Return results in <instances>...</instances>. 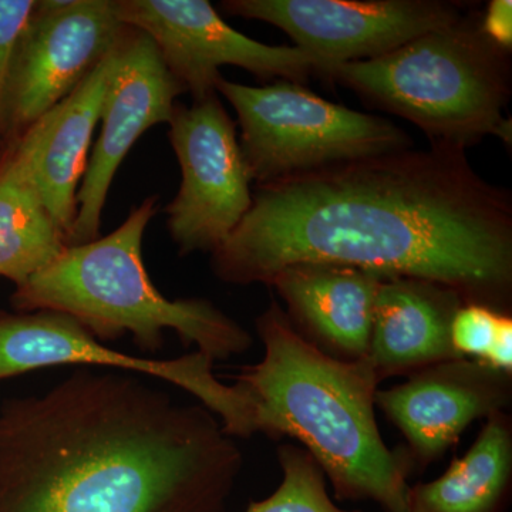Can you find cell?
<instances>
[{
    "instance_id": "cell-2",
    "label": "cell",
    "mask_w": 512,
    "mask_h": 512,
    "mask_svg": "<svg viewBox=\"0 0 512 512\" xmlns=\"http://www.w3.org/2000/svg\"><path fill=\"white\" fill-rule=\"evenodd\" d=\"M119 372L0 404V512H228L244 454L220 419Z\"/></svg>"
},
{
    "instance_id": "cell-8",
    "label": "cell",
    "mask_w": 512,
    "mask_h": 512,
    "mask_svg": "<svg viewBox=\"0 0 512 512\" xmlns=\"http://www.w3.org/2000/svg\"><path fill=\"white\" fill-rule=\"evenodd\" d=\"M214 360L200 352L148 359L109 349L72 316L53 311H0V380L45 367L86 365L136 373L180 387L220 419L229 436L248 439V410L235 384L214 375Z\"/></svg>"
},
{
    "instance_id": "cell-3",
    "label": "cell",
    "mask_w": 512,
    "mask_h": 512,
    "mask_svg": "<svg viewBox=\"0 0 512 512\" xmlns=\"http://www.w3.org/2000/svg\"><path fill=\"white\" fill-rule=\"evenodd\" d=\"M256 332L264 356L235 376L252 436L298 440L339 501L406 512L413 461L384 444L375 416L380 382L369 360L343 362L320 352L276 301L256 318Z\"/></svg>"
},
{
    "instance_id": "cell-14",
    "label": "cell",
    "mask_w": 512,
    "mask_h": 512,
    "mask_svg": "<svg viewBox=\"0 0 512 512\" xmlns=\"http://www.w3.org/2000/svg\"><path fill=\"white\" fill-rule=\"evenodd\" d=\"M110 59L111 50L70 96L0 148L15 158L69 245L77 217V192L99 126Z\"/></svg>"
},
{
    "instance_id": "cell-1",
    "label": "cell",
    "mask_w": 512,
    "mask_h": 512,
    "mask_svg": "<svg viewBox=\"0 0 512 512\" xmlns=\"http://www.w3.org/2000/svg\"><path fill=\"white\" fill-rule=\"evenodd\" d=\"M296 264L355 266L421 279L507 313L512 198L464 151H389L256 185L252 205L211 254L222 282L268 285Z\"/></svg>"
},
{
    "instance_id": "cell-5",
    "label": "cell",
    "mask_w": 512,
    "mask_h": 512,
    "mask_svg": "<svg viewBox=\"0 0 512 512\" xmlns=\"http://www.w3.org/2000/svg\"><path fill=\"white\" fill-rule=\"evenodd\" d=\"M326 79L409 120L430 147L466 153L487 136L511 146V120L503 114L511 96L510 57L485 37L476 15L376 59L336 64Z\"/></svg>"
},
{
    "instance_id": "cell-21",
    "label": "cell",
    "mask_w": 512,
    "mask_h": 512,
    "mask_svg": "<svg viewBox=\"0 0 512 512\" xmlns=\"http://www.w3.org/2000/svg\"><path fill=\"white\" fill-rule=\"evenodd\" d=\"M35 6V0H0V147L8 127L10 96L20 40Z\"/></svg>"
},
{
    "instance_id": "cell-17",
    "label": "cell",
    "mask_w": 512,
    "mask_h": 512,
    "mask_svg": "<svg viewBox=\"0 0 512 512\" xmlns=\"http://www.w3.org/2000/svg\"><path fill=\"white\" fill-rule=\"evenodd\" d=\"M511 476V420L505 412L495 413L443 476L410 485L406 512H503Z\"/></svg>"
},
{
    "instance_id": "cell-19",
    "label": "cell",
    "mask_w": 512,
    "mask_h": 512,
    "mask_svg": "<svg viewBox=\"0 0 512 512\" xmlns=\"http://www.w3.org/2000/svg\"><path fill=\"white\" fill-rule=\"evenodd\" d=\"M276 454L281 484L265 500L249 503L245 512H362L343 510L333 503L325 473L305 448L282 444Z\"/></svg>"
},
{
    "instance_id": "cell-9",
    "label": "cell",
    "mask_w": 512,
    "mask_h": 512,
    "mask_svg": "<svg viewBox=\"0 0 512 512\" xmlns=\"http://www.w3.org/2000/svg\"><path fill=\"white\" fill-rule=\"evenodd\" d=\"M168 126L181 168L180 190L165 207L168 232L180 255L212 254L252 205L237 124L217 93L192 101L190 107L175 104Z\"/></svg>"
},
{
    "instance_id": "cell-18",
    "label": "cell",
    "mask_w": 512,
    "mask_h": 512,
    "mask_svg": "<svg viewBox=\"0 0 512 512\" xmlns=\"http://www.w3.org/2000/svg\"><path fill=\"white\" fill-rule=\"evenodd\" d=\"M69 247L15 158L0 150V276L25 284Z\"/></svg>"
},
{
    "instance_id": "cell-20",
    "label": "cell",
    "mask_w": 512,
    "mask_h": 512,
    "mask_svg": "<svg viewBox=\"0 0 512 512\" xmlns=\"http://www.w3.org/2000/svg\"><path fill=\"white\" fill-rule=\"evenodd\" d=\"M450 340L458 357L512 373V318L481 303L464 302L454 313Z\"/></svg>"
},
{
    "instance_id": "cell-12",
    "label": "cell",
    "mask_w": 512,
    "mask_h": 512,
    "mask_svg": "<svg viewBox=\"0 0 512 512\" xmlns=\"http://www.w3.org/2000/svg\"><path fill=\"white\" fill-rule=\"evenodd\" d=\"M123 28L114 0L36 2L20 40L2 147L70 96L109 55Z\"/></svg>"
},
{
    "instance_id": "cell-6",
    "label": "cell",
    "mask_w": 512,
    "mask_h": 512,
    "mask_svg": "<svg viewBox=\"0 0 512 512\" xmlns=\"http://www.w3.org/2000/svg\"><path fill=\"white\" fill-rule=\"evenodd\" d=\"M217 93L237 111L239 147L256 185L413 147L393 121L330 103L303 84L255 87L221 79Z\"/></svg>"
},
{
    "instance_id": "cell-16",
    "label": "cell",
    "mask_w": 512,
    "mask_h": 512,
    "mask_svg": "<svg viewBox=\"0 0 512 512\" xmlns=\"http://www.w3.org/2000/svg\"><path fill=\"white\" fill-rule=\"evenodd\" d=\"M464 301L453 289L392 276L377 292L369 360L379 382L458 357L450 326Z\"/></svg>"
},
{
    "instance_id": "cell-4",
    "label": "cell",
    "mask_w": 512,
    "mask_h": 512,
    "mask_svg": "<svg viewBox=\"0 0 512 512\" xmlns=\"http://www.w3.org/2000/svg\"><path fill=\"white\" fill-rule=\"evenodd\" d=\"M158 198L134 207L119 228L89 244L74 245L56 261L16 286L15 312L53 311L72 316L99 342L131 335L143 352L163 349L173 330L185 348L214 362L247 353L252 335L237 320L201 298L168 299L148 276L144 232L157 214Z\"/></svg>"
},
{
    "instance_id": "cell-10",
    "label": "cell",
    "mask_w": 512,
    "mask_h": 512,
    "mask_svg": "<svg viewBox=\"0 0 512 512\" xmlns=\"http://www.w3.org/2000/svg\"><path fill=\"white\" fill-rule=\"evenodd\" d=\"M221 8L284 30L329 69L387 55L466 16L460 3L441 0H225Z\"/></svg>"
},
{
    "instance_id": "cell-11",
    "label": "cell",
    "mask_w": 512,
    "mask_h": 512,
    "mask_svg": "<svg viewBox=\"0 0 512 512\" xmlns=\"http://www.w3.org/2000/svg\"><path fill=\"white\" fill-rule=\"evenodd\" d=\"M184 87L168 72L153 40L124 25L111 49L100 113V136L77 192L70 247L100 237L101 215L124 158L148 128L170 123Z\"/></svg>"
},
{
    "instance_id": "cell-15",
    "label": "cell",
    "mask_w": 512,
    "mask_h": 512,
    "mask_svg": "<svg viewBox=\"0 0 512 512\" xmlns=\"http://www.w3.org/2000/svg\"><path fill=\"white\" fill-rule=\"evenodd\" d=\"M384 278L355 266L296 264L281 269L268 285L286 303V316L299 335L333 359L357 362L369 355Z\"/></svg>"
},
{
    "instance_id": "cell-22",
    "label": "cell",
    "mask_w": 512,
    "mask_h": 512,
    "mask_svg": "<svg viewBox=\"0 0 512 512\" xmlns=\"http://www.w3.org/2000/svg\"><path fill=\"white\" fill-rule=\"evenodd\" d=\"M480 29L494 45L510 52L512 46V2L491 0L480 19Z\"/></svg>"
},
{
    "instance_id": "cell-7",
    "label": "cell",
    "mask_w": 512,
    "mask_h": 512,
    "mask_svg": "<svg viewBox=\"0 0 512 512\" xmlns=\"http://www.w3.org/2000/svg\"><path fill=\"white\" fill-rule=\"evenodd\" d=\"M114 9L121 23L153 40L168 72L194 101L217 94L222 66L299 84L328 74V64L306 50L242 35L207 0H114Z\"/></svg>"
},
{
    "instance_id": "cell-13",
    "label": "cell",
    "mask_w": 512,
    "mask_h": 512,
    "mask_svg": "<svg viewBox=\"0 0 512 512\" xmlns=\"http://www.w3.org/2000/svg\"><path fill=\"white\" fill-rule=\"evenodd\" d=\"M511 399V373L454 357L377 390L375 404L406 437L412 461L429 466L473 421L504 412Z\"/></svg>"
}]
</instances>
